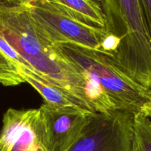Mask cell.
I'll return each mask as SVG.
<instances>
[{
	"label": "cell",
	"instance_id": "5b68a950",
	"mask_svg": "<svg viewBox=\"0 0 151 151\" xmlns=\"http://www.w3.org/2000/svg\"><path fill=\"white\" fill-rule=\"evenodd\" d=\"M133 117L131 114L117 110L95 113L68 151H130Z\"/></svg>",
	"mask_w": 151,
	"mask_h": 151
},
{
	"label": "cell",
	"instance_id": "52a82bcc",
	"mask_svg": "<svg viewBox=\"0 0 151 151\" xmlns=\"http://www.w3.org/2000/svg\"><path fill=\"white\" fill-rule=\"evenodd\" d=\"M49 151H68L79 139L95 113L77 107L53 108L42 104Z\"/></svg>",
	"mask_w": 151,
	"mask_h": 151
},
{
	"label": "cell",
	"instance_id": "7a4b0ae2",
	"mask_svg": "<svg viewBox=\"0 0 151 151\" xmlns=\"http://www.w3.org/2000/svg\"><path fill=\"white\" fill-rule=\"evenodd\" d=\"M105 32L116 38L111 57L137 83L151 90V40L140 0H99Z\"/></svg>",
	"mask_w": 151,
	"mask_h": 151
},
{
	"label": "cell",
	"instance_id": "ba28073f",
	"mask_svg": "<svg viewBox=\"0 0 151 151\" xmlns=\"http://www.w3.org/2000/svg\"><path fill=\"white\" fill-rule=\"evenodd\" d=\"M17 70L25 82L33 87L42 97L43 104L53 108L77 107L86 110L75 97L61 87L50 83L36 72L23 66H17Z\"/></svg>",
	"mask_w": 151,
	"mask_h": 151
},
{
	"label": "cell",
	"instance_id": "4fadbf2b",
	"mask_svg": "<svg viewBox=\"0 0 151 151\" xmlns=\"http://www.w3.org/2000/svg\"><path fill=\"white\" fill-rule=\"evenodd\" d=\"M146 115L147 116H148V117H150L151 119V105L150 106V108L148 109V110L147 111V113H146Z\"/></svg>",
	"mask_w": 151,
	"mask_h": 151
},
{
	"label": "cell",
	"instance_id": "7c38bea8",
	"mask_svg": "<svg viewBox=\"0 0 151 151\" xmlns=\"http://www.w3.org/2000/svg\"><path fill=\"white\" fill-rule=\"evenodd\" d=\"M148 34L151 40V0H140Z\"/></svg>",
	"mask_w": 151,
	"mask_h": 151
},
{
	"label": "cell",
	"instance_id": "8fae6325",
	"mask_svg": "<svg viewBox=\"0 0 151 151\" xmlns=\"http://www.w3.org/2000/svg\"><path fill=\"white\" fill-rule=\"evenodd\" d=\"M25 82L16 66L0 50V84L4 86H15Z\"/></svg>",
	"mask_w": 151,
	"mask_h": 151
},
{
	"label": "cell",
	"instance_id": "30bf717a",
	"mask_svg": "<svg viewBox=\"0 0 151 151\" xmlns=\"http://www.w3.org/2000/svg\"><path fill=\"white\" fill-rule=\"evenodd\" d=\"M130 151H151V119L143 114L134 115Z\"/></svg>",
	"mask_w": 151,
	"mask_h": 151
},
{
	"label": "cell",
	"instance_id": "277c9868",
	"mask_svg": "<svg viewBox=\"0 0 151 151\" xmlns=\"http://www.w3.org/2000/svg\"><path fill=\"white\" fill-rule=\"evenodd\" d=\"M29 7L36 27L54 45L74 44L101 50L105 29L92 27L77 22L53 0H29Z\"/></svg>",
	"mask_w": 151,
	"mask_h": 151
},
{
	"label": "cell",
	"instance_id": "6da1fadb",
	"mask_svg": "<svg viewBox=\"0 0 151 151\" xmlns=\"http://www.w3.org/2000/svg\"><path fill=\"white\" fill-rule=\"evenodd\" d=\"M0 50L16 68L36 72L96 113L86 96L82 76L34 24L29 0H0Z\"/></svg>",
	"mask_w": 151,
	"mask_h": 151
},
{
	"label": "cell",
	"instance_id": "9c48e42d",
	"mask_svg": "<svg viewBox=\"0 0 151 151\" xmlns=\"http://www.w3.org/2000/svg\"><path fill=\"white\" fill-rule=\"evenodd\" d=\"M65 13L77 22L92 27L105 29V19L99 1L53 0Z\"/></svg>",
	"mask_w": 151,
	"mask_h": 151
},
{
	"label": "cell",
	"instance_id": "3957f363",
	"mask_svg": "<svg viewBox=\"0 0 151 151\" xmlns=\"http://www.w3.org/2000/svg\"><path fill=\"white\" fill-rule=\"evenodd\" d=\"M61 54L81 76L96 81L115 110L133 116L146 114L151 105V90L130 78L109 54L74 44H58Z\"/></svg>",
	"mask_w": 151,
	"mask_h": 151
},
{
	"label": "cell",
	"instance_id": "8992f818",
	"mask_svg": "<svg viewBox=\"0 0 151 151\" xmlns=\"http://www.w3.org/2000/svg\"><path fill=\"white\" fill-rule=\"evenodd\" d=\"M0 151H49L41 109H9L3 115Z\"/></svg>",
	"mask_w": 151,
	"mask_h": 151
}]
</instances>
